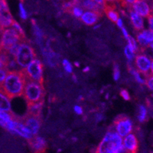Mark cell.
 <instances>
[{
    "instance_id": "f1b7e54d",
    "label": "cell",
    "mask_w": 153,
    "mask_h": 153,
    "mask_svg": "<svg viewBox=\"0 0 153 153\" xmlns=\"http://www.w3.org/2000/svg\"><path fill=\"white\" fill-rule=\"evenodd\" d=\"M63 66H64V68H65V70L68 72V73H72L73 68H72L71 63H70L68 60L65 59L63 61Z\"/></svg>"
},
{
    "instance_id": "74e56055",
    "label": "cell",
    "mask_w": 153,
    "mask_h": 153,
    "mask_svg": "<svg viewBox=\"0 0 153 153\" xmlns=\"http://www.w3.org/2000/svg\"><path fill=\"white\" fill-rule=\"evenodd\" d=\"M117 25H118L120 28H123V20L120 19V18L118 19V20H117Z\"/></svg>"
},
{
    "instance_id": "7402d4cb",
    "label": "cell",
    "mask_w": 153,
    "mask_h": 153,
    "mask_svg": "<svg viewBox=\"0 0 153 153\" xmlns=\"http://www.w3.org/2000/svg\"><path fill=\"white\" fill-rule=\"evenodd\" d=\"M130 71H131V73H132V74L133 75L134 78L136 79V80L138 82V83H139V84H143L146 83V80L142 77V75H141L142 74L140 73V72L138 71L137 70L134 69L133 68H130Z\"/></svg>"
},
{
    "instance_id": "4dcf8cb0",
    "label": "cell",
    "mask_w": 153,
    "mask_h": 153,
    "mask_svg": "<svg viewBox=\"0 0 153 153\" xmlns=\"http://www.w3.org/2000/svg\"><path fill=\"white\" fill-rule=\"evenodd\" d=\"M148 76L149 77L146 80V83H145V84H146V86L148 87V88L149 89V90L153 91V75Z\"/></svg>"
},
{
    "instance_id": "5bb4252c",
    "label": "cell",
    "mask_w": 153,
    "mask_h": 153,
    "mask_svg": "<svg viewBox=\"0 0 153 153\" xmlns=\"http://www.w3.org/2000/svg\"><path fill=\"white\" fill-rule=\"evenodd\" d=\"M101 16H102L101 12H95V11H87L83 13L80 19L82 22L87 25H94L99 21Z\"/></svg>"
},
{
    "instance_id": "2e32d148",
    "label": "cell",
    "mask_w": 153,
    "mask_h": 153,
    "mask_svg": "<svg viewBox=\"0 0 153 153\" xmlns=\"http://www.w3.org/2000/svg\"><path fill=\"white\" fill-rule=\"evenodd\" d=\"M130 19L133 28L136 31H142L144 28V20L142 16L138 15L134 11L130 12Z\"/></svg>"
},
{
    "instance_id": "8992f818",
    "label": "cell",
    "mask_w": 153,
    "mask_h": 153,
    "mask_svg": "<svg viewBox=\"0 0 153 153\" xmlns=\"http://www.w3.org/2000/svg\"><path fill=\"white\" fill-rule=\"evenodd\" d=\"M22 70L27 79L43 84V65L39 60L35 58Z\"/></svg>"
},
{
    "instance_id": "4fadbf2b",
    "label": "cell",
    "mask_w": 153,
    "mask_h": 153,
    "mask_svg": "<svg viewBox=\"0 0 153 153\" xmlns=\"http://www.w3.org/2000/svg\"><path fill=\"white\" fill-rule=\"evenodd\" d=\"M28 145L34 153H45L47 148L45 139L40 136H34L28 139Z\"/></svg>"
},
{
    "instance_id": "f35d334b",
    "label": "cell",
    "mask_w": 153,
    "mask_h": 153,
    "mask_svg": "<svg viewBox=\"0 0 153 153\" xmlns=\"http://www.w3.org/2000/svg\"><path fill=\"white\" fill-rule=\"evenodd\" d=\"M117 0H104V4H110V5H113L115 4L114 2Z\"/></svg>"
},
{
    "instance_id": "5b68a950",
    "label": "cell",
    "mask_w": 153,
    "mask_h": 153,
    "mask_svg": "<svg viewBox=\"0 0 153 153\" xmlns=\"http://www.w3.org/2000/svg\"><path fill=\"white\" fill-rule=\"evenodd\" d=\"M35 58L36 54L35 50L33 47L28 43V41L25 40L19 44L14 55V60L19 68L24 69Z\"/></svg>"
},
{
    "instance_id": "8fae6325",
    "label": "cell",
    "mask_w": 153,
    "mask_h": 153,
    "mask_svg": "<svg viewBox=\"0 0 153 153\" xmlns=\"http://www.w3.org/2000/svg\"><path fill=\"white\" fill-rule=\"evenodd\" d=\"M124 149L126 153H136L139 147V142L136 136L134 133H129L124 137L123 140Z\"/></svg>"
},
{
    "instance_id": "7c38bea8",
    "label": "cell",
    "mask_w": 153,
    "mask_h": 153,
    "mask_svg": "<svg viewBox=\"0 0 153 153\" xmlns=\"http://www.w3.org/2000/svg\"><path fill=\"white\" fill-rule=\"evenodd\" d=\"M132 11L143 18H147L152 14V9L146 0H137L132 5Z\"/></svg>"
},
{
    "instance_id": "d590c367",
    "label": "cell",
    "mask_w": 153,
    "mask_h": 153,
    "mask_svg": "<svg viewBox=\"0 0 153 153\" xmlns=\"http://www.w3.org/2000/svg\"><path fill=\"white\" fill-rule=\"evenodd\" d=\"M74 111L75 113H77L78 115H81L83 113V109H82L81 106H74Z\"/></svg>"
},
{
    "instance_id": "ab89813d",
    "label": "cell",
    "mask_w": 153,
    "mask_h": 153,
    "mask_svg": "<svg viewBox=\"0 0 153 153\" xmlns=\"http://www.w3.org/2000/svg\"><path fill=\"white\" fill-rule=\"evenodd\" d=\"M150 74H151V75H153V60H152L151 68H150Z\"/></svg>"
},
{
    "instance_id": "44dd1931",
    "label": "cell",
    "mask_w": 153,
    "mask_h": 153,
    "mask_svg": "<svg viewBox=\"0 0 153 153\" xmlns=\"http://www.w3.org/2000/svg\"><path fill=\"white\" fill-rule=\"evenodd\" d=\"M147 115H148V112L146 110V106H139V115H138V120L139 122L143 123L145 122L147 119Z\"/></svg>"
},
{
    "instance_id": "52a82bcc",
    "label": "cell",
    "mask_w": 153,
    "mask_h": 153,
    "mask_svg": "<svg viewBox=\"0 0 153 153\" xmlns=\"http://www.w3.org/2000/svg\"><path fill=\"white\" fill-rule=\"evenodd\" d=\"M113 127L114 131H116L121 137H125L132 131V122L129 117L121 115L114 120Z\"/></svg>"
},
{
    "instance_id": "b9f144b4",
    "label": "cell",
    "mask_w": 153,
    "mask_h": 153,
    "mask_svg": "<svg viewBox=\"0 0 153 153\" xmlns=\"http://www.w3.org/2000/svg\"><path fill=\"white\" fill-rule=\"evenodd\" d=\"M89 69H90V68H85V69H84V71H85V72L88 71V70H89Z\"/></svg>"
},
{
    "instance_id": "d6986e66",
    "label": "cell",
    "mask_w": 153,
    "mask_h": 153,
    "mask_svg": "<svg viewBox=\"0 0 153 153\" xmlns=\"http://www.w3.org/2000/svg\"><path fill=\"white\" fill-rule=\"evenodd\" d=\"M43 103L44 101H42V102H39V103L28 105V111H27V113H30V114L35 115V116H40L41 113H42Z\"/></svg>"
},
{
    "instance_id": "ba28073f",
    "label": "cell",
    "mask_w": 153,
    "mask_h": 153,
    "mask_svg": "<svg viewBox=\"0 0 153 153\" xmlns=\"http://www.w3.org/2000/svg\"><path fill=\"white\" fill-rule=\"evenodd\" d=\"M20 120L33 136H36L42 125L40 116H35L27 113L20 118Z\"/></svg>"
},
{
    "instance_id": "60d3db41",
    "label": "cell",
    "mask_w": 153,
    "mask_h": 153,
    "mask_svg": "<svg viewBox=\"0 0 153 153\" xmlns=\"http://www.w3.org/2000/svg\"><path fill=\"white\" fill-rule=\"evenodd\" d=\"M149 46L150 49H151L152 51V57H153V43H151Z\"/></svg>"
},
{
    "instance_id": "ee69618b",
    "label": "cell",
    "mask_w": 153,
    "mask_h": 153,
    "mask_svg": "<svg viewBox=\"0 0 153 153\" xmlns=\"http://www.w3.org/2000/svg\"><path fill=\"white\" fill-rule=\"evenodd\" d=\"M152 96H153V95H152Z\"/></svg>"
},
{
    "instance_id": "277c9868",
    "label": "cell",
    "mask_w": 153,
    "mask_h": 153,
    "mask_svg": "<svg viewBox=\"0 0 153 153\" xmlns=\"http://www.w3.org/2000/svg\"><path fill=\"white\" fill-rule=\"evenodd\" d=\"M45 91L43 84L26 78L22 97L27 104H33L44 101Z\"/></svg>"
},
{
    "instance_id": "3957f363",
    "label": "cell",
    "mask_w": 153,
    "mask_h": 153,
    "mask_svg": "<svg viewBox=\"0 0 153 153\" xmlns=\"http://www.w3.org/2000/svg\"><path fill=\"white\" fill-rule=\"evenodd\" d=\"M124 151L122 137L116 131H109L95 150V153H122Z\"/></svg>"
},
{
    "instance_id": "e575fe53",
    "label": "cell",
    "mask_w": 153,
    "mask_h": 153,
    "mask_svg": "<svg viewBox=\"0 0 153 153\" xmlns=\"http://www.w3.org/2000/svg\"><path fill=\"white\" fill-rule=\"evenodd\" d=\"M147 18H148V25L149 30L153 31V14H150Z\"/></svg>"
},
{
    "instance_id": "e0dca14e",
    "label": "cell",
    "mask_w": 153,
    "mask_h": 153,
    "mask_svg": "<svg viewBox=\"0 0 153 153\" xmlns=\"http://www.w3.org/2000/svg\"><path fill=\"white\" fill-rule=\"evenodd\" d=\"M0 110L12 112L11 100L1 91H0Z\"/></svg>"
},
{
    "instance_id": "9a60e30c",
    "label": "cell",
    "mask_w": 153,
    "mask_h": 153,
    "mask_svg": "<svg viewBox=\"0 0 153 153\" xmlns=\"http://www.w3.org/2000/svg\"><path fill=\"white\" fill-rule=\"evenodd\" d=\"M103 11L106 13V16L110 21L113 22H117V20L120 19L119 17V13L116 10V5L115 4L113 5H110V4H104L103 5Z\"/></svg>"
},
{
    "instance_id": "4316f807",
    "label": "cell",
    "mask_w": 153,
    "mask_h": 153,
    "mask_svg": "<svg viewBox=\"0 0 153 153\" xmlns=\"http://www.w3.org/2000/svg\"><path fill=\"white\" fill-rule=\"evenodd\" d=\"M11 27L14 28V29L16 30V31H17L18 32H19V33L20 34V35H22V36L25 37V32H24V31H23V29H22V27L20 26V25H19V23L16 22V21L13 22V23H12V26H11Z\"/></svg>"
},
{
    "instance_id": "d6a6232c",
    "label": "cell",
    "mask_w": 153,
    "mask_h": 153,
    "mask_svg": "<svg viewBox=\"0 0 153 153\" xmlns=\"http://www.w3.org/2000/svg\"><path fill=\"white\" fill-rule=\"evenodd\" d=\"M120 95L125 100H130V95L126 90H122L120 91Z\"/></svg>"
},
{
    "instance_id": "836d02e7",
    "label": "cell",
    "mask_w": 153,
    "mask_h": 153,
    "mask_svg": "<svg viewBox=\"0 0 153 153\" xmlns=\"http://www.w3.org/2000/svg\"><path fill=\"white\" fill-rule=\"evenodd\" d=\"M35 35H36L38 41H42V35H43L42 33V31H41V30L37 27V25H35Z\"/></svg>"
},
{
    "instance_id": "1f68e13d",
    "label": "cell",
    "mask_w": 153,
    "mask_h": 153,
    "mask_svg": "<svg viewBox=\"0 0 153 153\" xmlns=\"http://www.w3.org/2000/svg\"><path fill=\"white\" fill-rule=\"evenodd\" d=\"M136 1H137V0H123V2H121L120 5H122L123 8H126L129 5H132Z\"/></svg>"
},
{
    "instance_id": "d4e9b609",
    "label": "cell",
    "mask_w": 153,
    "mask_h": 153,
    "mask_svg": "<svg viewBox=\"0 0 153 153\" xmlns=\"http://www.w3.org/2000/svg\"><path fill=\"white\" fill-rule=\"evenodd\" d=\"M135 54H136V53L134 52L129 47V45H127L126 47L125 48V55L129 61H132V60L134 59Z\"/></svg>"
},
{
    "instance_id": "484cf974",
    "label": "cell",
    "mask_w": 153,
    "mask_h": 153,
    "mask_svg": "<svg viewBox=\"0 0 153 153\" xmlns=\"http://www.w3.org/2000/svg\"><path fill=\"white\" fill-rule=\"evenodd\" d=\"M9 71V70L6 68H0V84L4 81V80H5L6 76H7L8 72Z\"/></svg>"
},
{
    "instance_id": "ffe728a7",
    "label": "cell",
    "mask_w": 153,
    "mask_h": 153,
    "mask_svg": "<svg viewBox=\"0 0 153 153\" xmlns=\"http://www.w3.org/2000/svg\"><path fill=\"white\" fill-rule=\"evenodd\" d=\"M142 34V35L143 36L145 40L146 41V42L150 45L151 43H153V31H150L149 29H144L142 30V31L140 32Z\"/></svg>"
},
{
    "instance_id": "603a6c76",
    "label": "cell",
    "mask_w": 153,
    "mask_h": 153,
    "mask_svg": "<svg viewBox=\"0 0 153 153\" xmlns=\"http://www.w3.org/2000/svg\"><path fill=\"white\" fill-rule=\"evenodd\" d=\"M70 12H71V14L73 15L74 17L80 18L82 15H83V13H84V9H82L80 6H79V5H74L73 7H72V9H71Z\"/></svg>"
},
{
    "instance_id": "83f0119b",
    "label": "cell",
    "mask_w": 153,
    "mask_h": 153,
    "mask_svg": "<svg viewBox=\"0 0 153 153\" xmlns=\"http://www.w3.org/2000/svg\"><path fill=\"white\" fill-rule=\"evenodd\" d=\"M19 12H20V16H21L22 19H24V20L27 19V18H28V15H27V12L26 11H25V9L24 8L23 4L22 3V2L19 4Z\"/></svg>"
},
{
    "instance_id": "6da1fadb",
    "label": "cell",
    "mask_w": 153,
    "mask_h": 153,
    "mask_svg": "<svg viewBox=\"0 0 153 153\" xmlns=\"http://www.w3.org/2000/svg\"><path fill=\"white\" fill-rule=\"evenodd\" d=\"M26 76L22 69L9 71L3 82L0 84V91L10 100L22 96Z\"/></svg>"
},
{
    "instance_id": "ac0fdd59",
    "label": "cell",
    "mask_w": 153,
    "mask_h": 153,
    "mask_svg": "<svg viewBox=\"0 0 153 153\" xmlns=\"http://www.w3.org/2000/svg\"><path fill=\"white\" fill-rule=\"evenodd\" d=\"M17 117L12 112H6L3 110H0V126L2 127H5V126L8 123L12 120V119H15Z\"/></svg>"
},
{
    "instance_id": "8d00e7d4",
    "label": "cell",
    "mask_w": 153,
    "mask_h": 153,
    "mask_svg": "<svg viewBox=\"0 0 153 153\" xmlns=\"http://www.w3.org/2000/svg\"><path fill=\"white\" fill-rule=\"evenodd\" d=\"M122 28V31H123V35H124V37H125L126 38H129V33H128V31H127V30L125 28H124V27H123V28Z\"/></svg>"
},
{
    "instance_id": "cb8c5ba5",
    "label": "cell",
    "mask_w": 153,
    "mask_h": 153,
    "mask_svg": "<svg viewBox=\"0 0 153 153\" xmlns=\"http://www.w3.org/2000/svg\"><path fill=\"white\" fill-rule=\"evenodd\" d=\"M127 41H128V45L134 52L136 53L137 51H139V45H138L137 42L132 37L129 36V38H127Z\"/></svg>"
},
{
    "instance_id": "7bdbcfd3",
    "label": "cell",
    "mask_w": 153,
    "mask_h": 153,
    "mask_svg": "<svg viewBox=\"0 0 153 153\" xmlns=\"http://www.w3.org/2000/svg\"><path fill=\"white\" fill-rule=\"evenodd\" d=\"M117 1L119 2V3H120V4H121V2H123V0H117Z\"/></svg>"
},
{
    "instance_id": "f546056e",
    "label": "cell",
    "mask_w": 153,
    "mask_h": 153,
    "mask_svg": "<svg viewBox=\"0 0 153 153\" xmlns=\"http://www.w3.org/2000/svg\"><path fill=\"white\" fill-rule=\"evenodd\" d=\"M120 68L117 65H114V68H113V78L115 80H118L120 79Z\"/></svg>"
},
{
    "instance_id": "7a4b0ae2",
    "label": "cell",
    "mask_w": 153,
    "mask_h": 153,
    "mask_svg": "<svg viewBox=\"0 0 153 153\" xmlns=\"http://www.w3.org/2000/svg\"><path fill=\"white\" fill-rule=\"evenodd\" d=\"M27 40L13 28H5L1 31L0 38V53L8 54L14 57L19 44Z\"/></svg>"
},
{
    "instance_id": "30bf717a",
    "label": "cell",
    "mask_w": 153,
    "mask_h": 153,
    "mask_svg": "<svg viewBox=\"0 0 153 153\" xmlns=\"http://www.w3.org/2000/svg\"><path fill=\"white\" fill-rule=\"evenodd\" d=\"M152 59L144 53H139L135 58V65L139 72L144 76H149L150 74Z\"/></svg>"
},
{
    "instance_id": "9c48e42d",
    "label": "cell",
    "mask_w": 153,
    "mask_h": 153,
    "mask_svg": "<svg viewBox=\"0 0 153 153\" xmlns=\"http://www.w3.org/2000/svg\"><path fill=\"white\" fill-rule=\"evenodd\" d=\"M14 19L9 11L6 0H0V31L10 28Z\"/></svg>"
}]
</instances>
